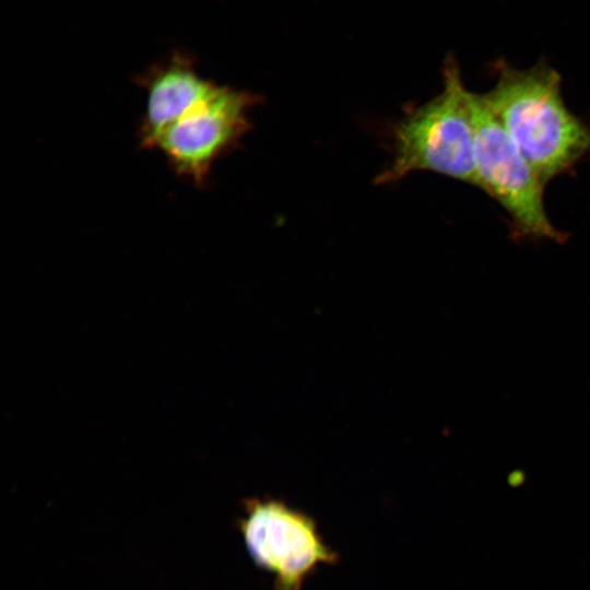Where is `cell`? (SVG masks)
Wrapping results in <instances>:
<instances>
[{
    "label": "cell",
    "instance_id": "6da1fadb",
    "mask_svg": "<svg viewBox=\"0 0 590 590\" xmlns=\"http://www.w3.org/2000/svg\"><path fill=\"white\" fill-rule=\"evenodd\" d=\"M559 73L544 61L497 66L484 103L546 185L590 152V126L566 106Z\"/></svg>",
    "mask_w": 590,
    "mask_h": 590
},
{
    "label": "cell",
    "instance_id": "7a4b0ae2",
    "mask_svg": "<svg viewBox=\"0 0 590 590\" xmlns=\"http://www.w3.org/2000/svg\"><path fill=\"white\" fill-rule=\"evenodd\" d=\"M393 143V160L377 182L428 170L475 186L471 91L453 59L446 61L441 92L408 111L394 128Z\"/></svg>",
    "mask_w": 590,
    "mask_h": 590
},
{
    "label": "cell",
    "instance_id": "3957f363",
    "mask_svg": "<svg viewBox=\"0 0 590 590\" xmlns=\"http://www.w3.org/2000/svg\"><path fill=\"white\" fill-rule=\"evenodd\" d=\"M474 121L475 186L507 212L514 238L564 243L568 235L556 228L544 205V188L481 94L471 92Z\"/></svg>",
    "mask_w": 590,
    "mask_h": 590
},
{
    "label": "cell",
    "instance_id": "277c9868",
    "mask_svg": "<svg viewBox=\"0 0 590 590\" xmlns=\"http://www.w3.org/2000/svg\"><path fill=\"white\" fill-rule=\"evenodd\" d=\"M253 95L216 85L155 140L152 150L161 152L170 168L202 187L213 163L247 132Z\"/></svg>",
    "mask_w": 590,
    "mask_h": 590
},
{
    "label": "cell",
    "instance_id": "5b68a950",
    "mask_svg": "<svg viewBox=\"0 0 590 590\" xmlns=\"http://www.w3.org/2000/svg\"><path fill=\"white\" fill-rule=\"evenodd\" d=\"M244 534L252 558L276 575L280 590H299L306 573L333 559L314 523L280 503L256 504L245 521Z\"/></svg>",
    "mask_w": 590,
    "mask_h": 590
},
{
    "label": "cell",
    "instance_id": "8992f818",
    "mask_svg": "<svg viewBox=\"0 0 590 590\" xmlns=\"http://www.w3.org/2000/svg\"><path fill=\"white\" fill-rule=\"evenodd\" d=\"M137 83L146 95L139 140L141 148L149 150L167 127L217 85L202 78L192 56L181 50L150 66Z\"/></svg>",
    "mask_w": 590,
    "mask_h": 590
}]
</instances>
